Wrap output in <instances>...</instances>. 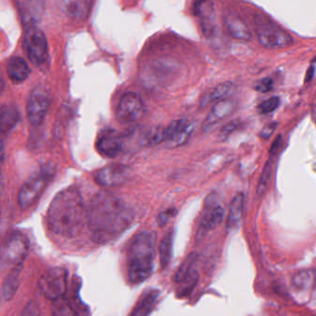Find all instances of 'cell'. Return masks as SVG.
<instances>
[{
  "instance_id": "6da1fadb",
  "label": "cell",
  "mask_w": 316,
  "mask_h": 316,
  "mask_svg": "<svg viewBox=\"0 0 316 316\" xmlns=\"http://www.w3.org/2000/svg\"><path fill=\"white\" fill-rule=\"evenodd\" d=\"M86 218L95 242L106 243L128 230L135 219V214L120 197L109 192H98L88 205Z\"/></svg>"
},
{
  "instance_id": "7a4b0ae2",
  "label": "cell",
  "mask_w": 316,
  "mask_h": 316,
  "mask_svg": "<svg viewBox=\"0 0 316 316\" xmlns=\"http://www.w3.org/2000/svg\"><path fill=\"white\" fill-rule=\"evenodd\" d=\"M50 231L63 238H73L87 221L83 198L76 188L64 189L52 200L48 211Z\"/></svg>"
},
{
  "instance_id": "3957f363",
  "label": "cell",
  "mask_w": 316,
  "mask_h": 316,
  "mask_svg": "<svg viewBox=\"0 0 316 316\" xmlns=\"http://www.w3.org/2000/svg\"><path fill=\"white\" fill-rule=\"evenodd\" d=\"M156 255V236L151 231H142L137 234L128 253V278L132 284H140L153 272Z\"/></svg>"
},
{
  "instance_id": "277c9868",
  "label": "cell",
  "mask_w": 316,
  "mask_h": 316,
  "mask_svg": "<svg viewBox=\"0 0 316 316\" xmlns=\"http://www.w3.org/2000/svg\"><path fill=\"white\" fill-rule=\"evenodd\" d=\"M54 175V168L46 165L25 181L18 194V204L20 208L26 210L32 207L42 196L45 190L53 180Z\"/></svg>"
},
{
  "instance_id": "5b68a950",
  "label": "cell",
  "mask_w": 316,
  "mask_h": 316,
  "mask_svg": "<svg viewBox=\"0 0 316 316\" xmlns=\"http://www.w3.org/2000/svg\"><path fill=\"white\" fill-rule=\"evenodd\" d=\"M24 47L27 58L35 67H42L49 60V44L43 32L34 24L24 30Z\"/></svg>"
},
{
  "instance_id": "8992f818",
  "label": "cell",
  "mask_w": 316,
  "mask_h": 316,
  "mask_svg": "<svg viewBox=\"0 0 316 316\" xmlns=\"http://www.w3.org/2000/svg\"><path fill=\"white\" fill-rule=\"evenodd\" d=\"M29 239L24 233L13 232L4 243L1 255V265L16 267L24 265L29 252Z\"/></svg>"
},
{
  "instance_id": "52a82bcc",
  "label": "cell",
  "mask_w": 316,
  "mask_h": 316,
  "mask_svg": "<svg viewBox=\"0 0 316 316\" xmlns=\"http://www.w3.org/2000/svg\"><path fill=\"white\" fill-rule=\"evenodd\" d=\"M67 280V270L62 267H54L42 274L38 287L46 298L57 300L66 293Z\"/></svg>"
},
{
  "instance_id": "ba28073f",
  "label": "cell",
  "mask_w": 316,
  "mask_h": 316,
  "mask_svg": "<svg viewBox=\"0 0 316 316\" xmlns=\"http://www.w3.org/2000/svg\"><path fill=\"white\" fill-rule=\"evenodd\" d=\"M257 35L260 43L268 49H283L294 42L291 34L272 21H261L257 26Z\"/></svg>"
},
{
  "instance_id": "9c48e42d",
  "label": "cell",
  "mask_w": 316,
  "mask_h": 316,
  "mask_svg": "<svg viewBox=\"0 0 316 316\" xmlns=\"http://www.w3.org/2000/svg\"><path fill=\"white\" fill-rule=\"evenodd\" d=\"M196 255L191 253L180 265L179 269L174 275V283L176 284V295L179 298L188 296L195 289L198 282L199 274L195 267Z\"/></svg>"
},
{
  "instance_id": "30bf717a",
  "label": "cell",
  "mask_w": 316,
  "mask_h": 316,
  "mask_svg": "<svg viewBox=\"0 0 316 316\" xmlns=\"http://www.w3.org/2000/svg\"><path fill=\"white\" fill-rule=\"evenodd\" d=\"M50 103V94L45 88H35L31 93L27 102L26 114L28 121L32 126L37 127L43 123L49 109Z\"/></svg>"
},
{
  "instance_id": "8fae6325",
  "label": "cell",
  "mask_w": 316,
  "mask_h": 316,
  "mask_svg": "<svg viewBox=\"0 0 316 316\" xmlns=\"http://www.w3.org/2000/svg\"><path fill=\"white\" fill-rule=\"evenodd\" d=\"M133 170L126 165L113 164L102 168L95 173L96 182L102 187L121 186L132 177Z\"/></svg>"
},
{
  "instance_id": "7c38bea8",
  "label": "cell",
  "mask_w": 316,
  "mask_h": 316,
  "mask_svg": "<svg viewBox=\"0 0 316 316\" xmlns=\"http://www.w3.org/2000/svg\"><path fill=\"white\" fill-rule=\"evenodd\" d=\"M144 113V104L135 93L129 92L121 97L117 106V119L122 124H132L139 120Z\"/></svg>"
},
{
  "instance_id": "4fadbf2b",
  "label": "cell",
  "mask_w": 316,
  "mask_h": 316,
  "mask_svg": "<svg viewBox=\"0 0 316 316\" xmlns=\"http://www.w3.org/2000/svg\"><path fill=\"white\" fill-rule=\"evenodd\" d=\"M194 131V124L186 120H174L168 126H164V143L174 148L187 144Z\"/></svg>"
},
{
  "instance_id": "5bb4252c",
  "label": "cell",
  "mask_w": 316,
  "mask_h": 316,
  "mask_svg": "<svg viewBox=\"0 0 316 316\" xmlns=\"http://www.w3.org/2000/svg\"><path fill=\"white\" fill-rule=\"evenodd\" d=\"M223 217V207L216 200L214 194H210V196L206 200L204 212L201 216L197 231L198 235L203 236L208 232L215 230L222 222Z\"/></svg>"
},
{
  "instance_id": "9a60e30c",
  "label": "cell",
  "mask_w": 316,
  "mask_h": 316,
  "mask_svg": "<svg viewBox=\"0 0 316 316\" xmlns=\"http://www.w3.org/2000/svg\"><path fill=\"white\" fill-rule=\"evenodd\" d=\"M125 146L124 135L114 129L104 130L97 140L96 147L104 157L114 158L123 151Z\"/></svg>"
},
{
  "instance_id": "2e32d148",
  "label": "cell",
  "mask_w": 316,
  "mask_h": 316,
  "mask_svg": "<svg viewBox=\"0 0 316 316\" xmlns=\"http://www.w3.org/2000/svg\"><path fill=\"white\" fill-rule=\"evenodd\" d=\"M237 103L235 100L227 98L225 100H222L220 102L214 104L213 108L211 109L210 113L208 114L204 122L202 128L204 131H209L212 128H214L220 121L224 120L226 117H228L234 109L236 108Z\"/></svg>"
},
{
  "instance_id": "e0dca14e",
  "label": "cell",
  "mask_w": 316,
  "mask_h": 316,
  "mask_svg": "<svg viewBox=\"0 0 316 316\" xmlns=\"http://www.w3.org/2000/svg\"><path fill=\"white\" fill-rule=\"evenodd\" d=\"M224 25L231 37L240 41L251 39V33L246 22L235 14H228L224 19Z\"/></svg>"
},
{
  "instance_id": "ac0fdd59",
  "label": "cell",
  "mask_w": 316,
  "mask_h": 316,
  "mask_svg": "<svg viewBox=\"0 0 316 316\" xmlns=\"http://www.w3.org/2000/svg\"><path fill=\"white\" fill-rule=\"evenodd\" d=\"M7 73L9 80L15 84H22L29 77L31 69L25 60L21 57H12L7 63Z\"/></svg>"
},
{
  "instance_id": "d6986e66",
  "label": "cell",
  "mask_w": 316,
  "mask_h": 316,
  "mask_svg": "<svg viewBox=\"0 0 316 316\" xmlns=\"http://www.w3.org/2000/svg\"><path fill=\"white\" fill-rule=\"evenodd\" d=\"M160 296V291L155 289L146 291L137 300L136 306L128 316H149Z\"/></svg>"
},
{
  "instance_id": "ffe728a7",
  "label": "cell",
  "mask_w": 316,
  "mask_h": 316,
  "mask_svg": "<svg viewBox=\"0 0 316 316\" xmlns=\"http://www.w3.org/2000/svg\"><path fill=\"white\" fill-rule=\"evenodd\" d=\"M236 86L232 82H225L214 87L203 96L201 100V106H207L211 104H216L222 100L230 98L234 94Z\"/></svg>"
},
{
  "instance_id": "44dd1931",
  "label": "cell",
  "mask_w": 316,
  "mask_h": 316,
  "mask_svg": "<svg viewBox=\"0 0 316 316\" xmlns=\"http://www.w3.org/2000/svg\"><path fill=\"white\" fill-rule=\"evenodd\" d=\"M244 209V195L238 193L231 201L229 210L226 219V231L228 232L235 231L240 227Z\"/></svg>"
},
{
  "instance_id": "7402d4cb",
  "label": "cell",
  "mask_w": 316,
  "mask_h": 316,
  "mask_svg": "<svg viewBox=\"0 0 316 316\" xmlns=\"http://www.w3.org/2000/svg\"><path fill=\"white\" fill-rule=\"evenodd\" d=\"M23 269V265H18L16 267H13L12 270L9 272L7 278L2 285V300L3 301H9L12 299L18 291V288L21 283V272Z\"/></svg>"
},
{
  "instance_id": "603a6c76",
  "label": "cell",
  "mask_w": 316,
  "mask_h": 316,
  "mask_svg": "<svg viewBox=\"0 0 316 316\" xmlns=\"http://www.w3.org/2000/svg\"><path fill=\"white\" fill-rule=\"evenodd\" d=\"M20 121V113L16 107L11 105H3L0 114V128L2 136L9 133L17 126Z\"/></svg>"
},
{
  "instance_id": "cb8c5ba5",
  "label": "cell",
  "mask_w": 316,
  "mask_h": 316,
  "mask_svg": "<svg viewBox=\"0 0 316 316\" xmlns=\"http://www.w3.org/2000/svg\"><path fill=\"white\" fill-rule=\"evenodd\" d=\"M93 0H68L66 12L73 19H84L90 11Z\"/></svg>"
},
{
  "instance_id": "d4e9b609",
  "label": "cell",
  "mask_w": 316,
  "mask_h": 316,
  "mask_svg": "<svg viewBox=\"0 0 316 316\" xmlns=\"http://www.w3.org/2000/svg\"><path fill=\"white\" fill-rule=\"evenodd\" d=\"M172 242H173V231L172 230H170L165 234L159 246L160 262L163 268H166L171 261Z\"/></svg>"
},
{
  "instance_id": "484cf974",
  "label": "cell",
  "mask_w": 316,
  "mask_h": 316,
  "mask_svg": "<svg viewBox=\"0 0 316 316\" xmlns=\"http://www.w3.org/2000/svg\"><path fill=\"white\" fill-rule=\"evenodd\" d=\"M56 303L53 307V316H81L79 312L66 299L61 298L55 300Z\"/></svg>"
},
{
  "instance_id": "4316f807",
  "label": "cell",
  "mask_w": 316,
  "mask_h": 316,
  "mask_svg": "<svg viewBox=\"0 0 316 316\" xmlns=\"http://www.w3.org/2000/svg\"><path fill=\"white\" fill-rule=\"evenodd\" d=\"M313 276L314 274L311 271H301L295 274V276L292 279V285L298 290L307 289L310 283L312 282Z\"/></svg>"
},
{
  "instance_id": "83f0119b",
  "label": "cell",
  "mask_w": 316,
  "mask_h": 316,
  "mask_svg": "<svg viewBox=\"0 0 316 316\" xmlns=\"http://www.w3.org/2000/svg\"><path fill=\"white\" fill-rule=\"evenodd\" d=\"M279 105H280V98L278 96H273L261 103L257 107V111L262 115L270 114L275 109H277Z\"/></svg>"
},
{
  "instance_id": "f1b7e54d",
  "label": "cell",
  "mask_w": 316,
  "mask_h": 316,
  "mask_svg": "<svg viewBox=\"0 0 316 316\" xmlns=\"http://www.w3.org/2000/svg\"><path fill=\"white\" fill-rule=\"evenodd\" d=\"M272 167H273V163L270 161H268L266 166L264 169V171H263V174H262V177L260 179V181H259V184H258V194L259 195H262L264 194L265 192V190L267 189V186H268V183H269V180H270V178H271V175H272Z\"/></svg>"
},
{
  "instance_id": "f546056e",
  "label": "cell",
  "mask_w": 316,
  "mask_h": 316,
  "mask_svg": "<svg viewBox=\"0 0 316 316\" xmlns=\"http://www.w3.org/2000/svg\"><path fill=\"white\" fill-rule=\"evenodd\" d=\"M241 124H242V122L240 120H232L230 122H228L220 130L219 139L221 141L226 140L228 137L230 136L232 133H234L236 130H238L241 127Z\"/></svg>"
},
{
  "instance_id": "4dcf8cb0",
  "label": "cell",
  "mask_w": 316,
  "mask_h": 316,
  "mask_svg": "<svg viewBox=\"0 0 316 316\" xmlns=\"http://www.w3.org/2000/svg\"><path fill=\"white\" fill-rule=\"evenodd\" d=\"M273 88V82L271 78L266 77L257 82L255 84V90L259 93H269Z\"/></svg>"
},
{
  "instance_id": "1f68e13d",
  "label": "cell",
  "mask_w": 316,
  "mask_h": 316,
  "mask_svg": "<svg viewBox=\"0 0 316 316\" xmlns=\"http://www.w3.org/2000/svg\"><path fill=\"white\" fill-rule=\"evenodd\" d=\"M277 127V123L276 122H271L269 124H267L265 128L262 129L261 133H260V137L263 139H268L270 138L271 135L273 134V131L275 130V128Z\"/></svg>"
},
{
  "instance_id": "d6a6232c",
  "label": "cell",
  "mask_w": 316,
  "mask_h": 316,
  "mask_svg": "<svg viewBox=\"0 0 316 316\" xmlns=\"http://www.w3.org/2000/svg\"><path fill=\"white\" fill-rule=\"evenodd\" d=\"M21 316H41V315L36 305L33 302H30L24 310V313Z\"/></svg>"
},
{
  "instance_id": "836d02e7",
  "label": "cell",
  "mask_w": 316,
  "mask_h": 316,
  "mask_svg": "<svg viewBox=\"0 0 316 316\" xmlns=\"http://www.w3.org/2000/svg\"><path fill=\"white\" fill-rule=\"evenodd\" d=\"M174 212H175L174 209H168V210L164 211L163 213H161V214H159V216H158L159 224L161 226L164 225L165 223L167 222L170 219V217H171Z\"/></svg>"
},
{
  "instance_id": "e575fe53",
  "label": "cell",
  "mask_w": 316,
  "mask_h": 316,
  "mask_svg": "<svg viewBox=\"0 0 316 316\" xmlns=\"http://www.w3.org/2000/svg\"><path fill=\"white\" fill-rule=\"evenodd\" d=\"M314 68H311L309 70H308L307 75H306V82H310L313 77H314Z\"/></svg>"
},
{
  "instance_id": "d590c367",
  "label": "cell",
  "mask_w": 316,
  "mask_h": 316,
  "mask_svg": "<svg viewBox=\"0 0 316 316\" xmlns=\"http://www.w3.org/2000/svg\"><path fill=\"white\" fill-rule=\"evenodd\" d=\"M314 118H315V120H316V106H315V108H314Z\"/></svg>"
}]
</instances>
